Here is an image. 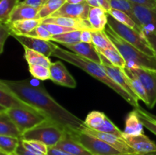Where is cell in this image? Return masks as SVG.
Masks as SVG:
<instances>
[{
	"label": "cell",
	"instance_id": "obj_1",
	"mask_svg": "<svg viewBox=\"0 0 156 155\" xmlns=\"http://www.w3.org/2000/svg\"><path fill=\"white\" fill-rule=\"evenodd\" d=\"M1 81L18 99L63 127L66 133L80 131L85 126L84 121L58 103L43 85H34L29 80Z\"/></svg>",
	"mask_w": 156,
	"mask_h": 155
},
{
	"label": "cell",
	"instance_id": "obj_2",
	"mask_svg": "<svg viewBox=\"0 0 156 155\" xmlns=\"http://www.w3.org/2000/svg\"><path fill=\"white\" fill-rule=\"evenodd\" d=\"M52 56L62 59V60L81 68L86 73H88V74L92 76L93 78L100 81L103 84H106L107 86L111 88L113 91H114L119 95L121 96L126 101H127L133 106H134L135 108L140 107L139 102H137L135 99L133 98L125 90H123L121 87L119 86L117 83H115L108 76L104 67L101 64H98L96 62H92V61L81 57V56L75 54L73 52L67 51V50H64L59 46L56 47Z\"/></svg>",
	"mask_w": 156,
	"mask_h": 155
},
{
	"label": "cell",
	"instance_id": "obj_3",
	"mask_svg": "<svg viewBox=\"0 0 156 155\" xmlns=\"http://www.w3.org/2000/svg\"><path fill=\"white\" fill-rule=\"evenodd\" d=\"M107 35L126 62L125 68L138 66L156 71V56L143 53L132 44L124 40L107 24L105 29Z\"/></svg>",
	"mask_w": 156,
	"mask_h": 155
},
{
	"label": "cell",
	"instance_id": "obj_4",
	"mask_svg": "<svg viewBox=\"0 0 156 155\" xmlns=\"http://www.w3.org/2000/svg\"><path fill=\"white\" fill-rule=\"evenodd\" d=\"M66 134V131L55 122L47 119L44 122L22 134V140H34L44 143L48 147H55Z\"/></svg>",
	"mask_w": 156,
	"mask_h": 155
},
{
	"label": "cell",
	"instance_id": "obj_5",
	"mask_svg": "<svg viewBox=\"0 0 156 155\" xmlns=\"http://www.w3.org/2000/svg\"><path fill=\"white\" fill-rule=\"evenodd\" d=\"M108 25L120 37L141 50L143 53L150 56H155V52L142 32L118 22L109 15L108 17Z\"/></svg>",
	"mask_w": 156,
	"mask_h": 155
},
{
	"label": "cell",
	"instance_id": "obj_6",
	"mask_svg": "<svg viewBox=\"0 0 156 155\" xmlns=\"http://www.w3.org/2000/svg\"><path fill=\"white\" fill-rule=\"evenodd\" d=\"M6 112L21 134L49 119L43 112L34 108L12 107L6 109Z\"/></svg>",
	"mask_w": 156,
	"mask_h": 155
},
{
	"label": "cell",
	"instance_id": "obj_7",
	"mask_svg": "<svg viewBox=\"0 0 156 155\" xmlns=\"http://www.w3.org/2000/svg\"><path fill=\"white\" fill-rule=\"evenodd\" d=\"M77 140L85 148L94 155H120L122 153L116 150L102 140L89 135L83 131L67 133Z\"/></svg>",
	"mask_w": 156,
	"mask_h": 155
},
{
	"label": "cell",
	"instance_id": "obj_8",
	"mask_svg": "<svg viewBox=\"0 0 156 155\" xmlns=\"http://www.w3.org/2000/svg\"><path fill=\"white\" fill-rule=\"evenodd\" d=\"M84 123L86 127L93 130L113 134L123 138V132L120 130L103 112L91 111L87 115Z\"/></svg>",
	"mask_w": 156,
	"mask_h": 155
},
{
	"label": "cell",
	"instance_id": "obj_9",
	"mask_svg": "<svg viewBox=\"0 0 156 155\" xmlns=\"http://www.w3.org/2000/svg\"><path fill=\"white\" fill-rule=\"evenodd\" d=\"M126 68L143 84L149 100L148 106L152 109L156 104V71L138 66Z\"/></svg>",
	"mask_w": 156,
	"mask_h": 155
},
{
	"label": "cell",
	"instance_id": "obj_10",
	"mask_svg": "<svg viewBox=\"0 0 156 155\" xmlns=\"http://www.w3.org/2000/svg\"><path fill=\"white\" fill-rule=\"evenodd\" d=\"M81 131H83V132H86V133L89 134V135H93V136L102 140L105 142H106L107 144H110L111 147L115 148L116 150L120 151V153H124V154L137 155L136 153L134 151L133 149L126 143L124 138H120V137L117 136V135H113V134L105 133V132H98V131L89 129V128L86 127L85 126H84L81 129Z\"/></svg>",
	"mask_w": 156,
	"mask_h": 155
},
{
	"label": "cell",
	"instance_id": "obj_11",
	"mask_svg": "<svg viewBox=\"0 0 156 155\" xmlns=\"http://www.w3.org/2000/svg\"><path fill=\"white\" fill-rule=\"evenodd\" d=\"M101 56L102 60L101 65L105 68L107 74H108V76L119 86H120L123 90H125L133 98L135 99L137 102H139V98L134 94V92L132 91L130 86H129V78H128L126 73L125 72L124 68L113 65L105 56H102L101 54Z\"/></svg>",
	"mask_w": 156,
	"mask_h": 155
},
{
	"label": "cell",
	"instance_id": "obj_12",
	"mask_svg": "<svg viewBox=\"0 0 156 155\" xmlns=\"http://www.w3.org/2000/svg\"><path fill=\"white\" fill-rule=\"evenodd\" d=\"M12 36L15 37L24 47L38 52L47 57L52 56L54 50L58 46L51 41L39 39L34 36L15 34H12Z\"/></svg>",
	"mask_w": 156,
	"mask_h": 155
},
{
	"label": "cell",
	"instance_id": "obj_13",
	"mask_svg": "<svg viewBox=\"0 0 156 155\" xmlns=\"http://www.w3.org/2000/svg\"><path fill=\"white\" fill-rule=\"evenodd\" d=\"M135 17L143 30L156 33V7L148 8L133 4Z\"/></svg>",
	"mask_w": 156,
	"mask_h": 155
},
{
	"label": "cell",
	"instance_id": "obj_14",
	"mask_svg": "<svg viewBox=\"0 0 156 155\" xmlns=\"http://www.w3.org/2000/svg\"><path fill=\"white\" fill-rule=\"evenodd\" d=\"M50 80L60 86L75 88L77 85L76 81L67 70L62 62H52L50 66Z\"/></svg>",
	"mask_w": 156,
	"mask_h": 155
},
{
	"label": "cell",
	"instance_id": "obj_15",
	"mask_svg": "<svg viewBox=\"0 0 156 155\" xmlns=\"http://www.w3.org/2000/svg\"><path fill=\"white\" fill-rule=\"evenodd\" d=\"M123 138L137 155L156 152V144L144 133L140 135H128L123 133Z\"/></svg>",
	"mask_w": 156,
	"mask_h": 155
},
{
	"label": "cell",
	"instance_id": "obj_16",
	"mask_svg": "<svg viewBox=\"0 0 156 155\" xmlns=\"http://www.w3.org/2000/svg\"><path fill=\"white\" fill-rule=\"evenodd\" d=\"M90 6L85 2L81 4H71L66 2L60 9L50 17H68L88 20V15Z\"/></svg>",
	"mask_w": 156,
	"mask_h": 155
},
{
	"label": "cell",
	"instance_id": "obj_17",
	"mask_svg": "<svg viewBox=\"0 0 156 155\" xmlns=\"http://www.w3.org/2000/svg\"><path fill=\"white\" fill-rule=\"evenodd\" d=\"M62 46L81 57L85 58L98 64L101 65L102 64L101 56L93 43L79 42L75 44H65Z\"/></svg>",
	"mask_w": 156,
	"mask_h": 155
},
{
	"label": "cell",
	"instance_id": "obj_18",
	"mask_svg": "<svg viewBox=\"0 0 156 155\" xmlns=\"http://www.w3.org/2000/svg\"><path fill=\"white\" fill-rule=\"evenodd\" d=\"M41 23L55 24L79 30H88L91 31V27L88 20H82L79 18H68V17H48V18L42 19Z\"/></svg>",
	"mask_w": 156,
	"mask_h": 155
},
{
	"label": "cell",
	"instance_id": "obj_19",
	"mask_svg": "<svg viewBox=\"0 0 156 155\" xmlns=\"http://www.w3.org/2000/svg\"><path fill=\"white\" fill-rule=\"evenodd\" d=\"M108 12L101 8L90 7L88 15V21L91 27V31L105 30L108 24Z\"/></svg>",
	"mask_w": 156,
	"mask_h": 155
},
{
	"label": "cell",
	"instance_id": "obj_20",
	"mask_svg": "<svg viewBox=\"0 0 156 155\" xmlns=\"http://www.w3.org/2000/svg\"><path fill=\"white\" fill-rule=\"evenodd\" d=\"M55 147L69 152L73 155H94L89 150H87L77 140L67 133Z\"/></svg>",
	"mask_w": 156,
	"mask_h": 155
},
{
	"label": "cell",
	"instance_id": "obj_21",
	"mask_svg": "<svg viewBox=\"0 0 156 155\" xmlns=\"http://www.w3.org/2000/svg\"><path fill=\"white\" fill-rule=\"evenodd\" d=\"M42 22L41 19H27L17 21L12 23H5L11 30V36L12 34L24 35L30 34L37 26Z\"/></svg>",
	"mask_w": 156,
	"mask_h": 155
},
{
	"label": "cell",
	"instance_id": "obj_22",
	"mask_svg": "<svg viewBox=\"0 0 156 155\" xmlns=\"http://www.w3.org/2000/svg\"><path fill=\"white\" fill-rule=\"evenodd\" d=\"M39 10L33 7L24 4L22 2H20L16 7L14 9L6 23L15 22L17 21L27 19H37Z\"/></svg>",
	"mask_w": 156,
	"mask_h": 155
},
{
	"label": "cell",
	"instance_id": "obj_23",
	"mask_svg": "<svg viewBox=\"0 0 156 155\" xmlns=\"http://www.w3.org/2000/svg\"><path fill=\"white\" fill-rule=\"evenodd\" d=\"M0 105L4 106L6 109H9L12 107L33 108L23 102L22 100L18 99L13 93L11 92L5 86L1 80H0Z\"/></svg>",
	"mask_w": 156,
	"mask_h": 155
},
{
	"label": "cell",
	"instance_id": "obj_24",
	"mask_svg": "<svg viewBox=\"0 0 156 155\" xmlns=\"http://www.w3.org/2000/svg\"><path fill=\"white\" fill-rule=\"evenodd\" d=\"M143 125L139 117L138 112L135 109L128 114L125 122V128L123 133L128 135H140L144 133Z\"/></svg>",
	"mask_w": 156,
	"mask_h": 155
},
{
	"label": "cell",
	"instance_id": "obj_25",
	"mask_svg": "<svg viewBox=\"0 0 156 155\" xmlns=\"http://www.w3.org/2000/svg\"><path fill=\"white\" fill-rule=\"evenodd\" d=\"M21 132L13 122L7 112H0V135H9L21 138Z\"/></svg>",
	"mask_w": 156,
	"mask_h": 155
},
{
	"label": "cell",
	"instance_id": "obj_26",
	"mask_svg": "<svg viewBox=\"0 0 156 155\" xmlns=\"http://www.w3.org/2000/svg\"><path fill=\"white\" fill-rule=\"evenodd\" d=\"M124 71L128 76L129 86H130L132 91H133L134 94L137 96L139 100L143 101L148 106V104H149L148 96L147 94H146V90H145L144 87H143V84L141 83V81H140L136 76H134L133 74H131L126 68H124Z\"/></svg>",
	"mask_w": 156,
	"mask_h": 155
},
{
	"label": "cell",
	"instance_id": "obj_27",
	"mask_svg": "<svg viewBox=\"0 0 156 155\" xmlns=\"http://www.w3.org/2000/svg\"><path fill=\"white\" fill-rule=\"evenodd\" d=\"M24 58L28 65H44L47 68H50L52 63L50 58L30 49L26 48V47H24Z\"/></svg>",
	"mask_w": 156,
	"mask_h": 155
},
{
	"label": "cell",
	"instance_id": "obj_28",
	"mask_svg": "<svg viewBox=\"0 0 156 155\" xmlns=\"http://www.w3.org/2000/svg\"><path fill=\"white\" fill-rule=\"evenodd\" d=\"M66 0H48L39 10L37 19H44L51 16L53 13L59 10L65 3Z\"/></svg>",
	"mask_w": 156,
	"mask_h": 155
},
{
	"label": "cell",
	"instance_id": "obj_29",
	"mask_svg": "<svg viewBox=\"0 0 156 155\" xmlns=\"http://www.w3.org/2000/svg\"><path fill=\"white\" fill-rule=\"evenodd\" d=\"M100 54L105 56L113 65L124 68L126 67V62L117 49H97Z\"/></svg>",
	"mask_w": 156,
	"mask_h": 155
},
{
	"label": "cell",
	"instance_id": "obj_30",
	"mask_svg": "<svg viewBox=\"0 0 156 155\" xmlns=\"http://www.w3.org/2000/svg\"><path fill=\"white\" fill-rule=\"evenodd\" d=\"M108 15H111V17L114 18L116 21L118 22L121 23V24H125V25L128 26L129 27L135 29V30H138V31L142 32V28L136 24L135 21L131 18L130 16L127 15L125 12H122V11L117 10V9H111L108 12Z\"/></svg>",
	"mask_w": 156,
	"mask_h": 155
},
{
	"label": "cell",
	"instance_id": "obj_31",
	"mask_svg": "<svg viewBox=\"0 0 156 155\" xmlns=\"http://www.w3.org/2000/svg\"><path fill=\"white\" fill-rule=\"evenodd\" d=\"M21 138L9 135H0V150L5 154H14Z\"/></svg>",
	"mask_w": 156,
	"mask_h": 155
},
{
	"label": "cell",
	"instance_id": "obj_32",
	"mask_svg": "<svg viewBox=\"0 0 156 155\" xmlns=\"http://www.w3.org/2000/svg\"><path fill=\"white\" fill-rule=\"evenodd\" d=\"M92 43L97 49H117L107 35L105 30L91 31Z\"/></svg>",
	"mask_w": 156,
	"mask_h": 155
},
{
	"label": "cell",
	"instance_id": "obj_33",
	"mask_svg": "<svg viewBox=\"0 0 156 155\" xmlns=\"http://www.w3.org/2000/svg\"><path fill=\"white\" fill-rule=\"evenodd\" d=\"M81 32H82V30H76L65 33H62V34L55 35V36H53L51 41L59 43L62 45L77 43L81 42Z\"/></svg>",
	"mask_w": 156,
	"mask_h": 155
},
{
	"label": "cell",
	"instance_id": "obj_34",
	"mask_svg": "<svg viewBox=\"0 0 156 155\" xmlns=\"http://www.w3.org/2000/svg\"><path fill=\"white\" fill-rule=\"evenodd\" d=\"M21 144L24 147L31 153L38 155H47L49 147L44 143L34 140H22Z\"/></svg>",
	"mask_w": 156,
	"mask_h": 155
},
{
	"label": "cell",
	"instance_id": "obj_35",
	"mask_svg": "<svg viewBox=\"0 0 156 155\" xmlns=\"http://www.w3.org/2000/svg\"><path fill=\"white\" fill-rule=\"evenodd\" d=\"M20 0H0V23H6Z\"/></svg>",
	"mask_w": 156,
	"mask_h": 155
},
{
	"label": "cell",
	"instance_id": "obj_36",
	"mask_svg": "<svg viewBox=\"0 0 156 155\" xmlns=\"http://www.w3.org/2000/svg\"><path fill=\"white\" fill-rule=\"evenodd\" d=\"M110 5H111V9L122 11V12L127 14L140 26L138 21H137L136 18L133 13V3H131L129 0H110Z\"/></svg>",
	"mask_w": 156,
	"mask_h": 155
},
{
	"label": "cell",
	"instance_id": "obj_37",
	"mask_svg": "<svg viewBox=\"0 0 156 155\" xmlns=\"http://www.w3.org/2000/svg\"><path fill=\"white\" fill-rule=\"evenodd\" d=\"M28 69L34 78L41 81L50 79V68L47 67L39 65H28Z\"/></svg>",
	"mask_w": 156,
	"mask_h": 155
},
{
	"label": "cell",
	"instance_id": "obj_38",
	"mask_svg": "<svg viewBox=\"0 0 156 155\" xmlns=\"http://www.w3.org/2000/svg\"><path fill=\"white\" fill-rule=\"evenodd\" d=\"M135 109L138 112L140 119L141 122L143 123V126L156 135V122L152 119H151L150 117L148 116L145 112L144 109H142L140 106L138 108H135Z\"/></svg>",
	"mask_w": 156,
	"mask_h": 155
},
{
	"label": "cell",
	"instance_id": "obj_39",
	"mask_svg": "<svg viewBox=\"0 0 156 155\" xmlns=\"http://www.w3.org/2000/svg\"><path fill=\"white\" fill-rule=\"evenodd\" d=\"M41 24H42V25L44 26V27H45L53 36L62 34V33H67V32L73 31V30H76V29L63 27V26H60L55 24H44V23H41Z\"/></svg>",
	"mask_w": 156,
	"mask_h": 155
},
{
	"label": "cell",
	"instance_id": "obj_40",
	"mask_svg": "<svg viewBox=\"0 0 156 155\" xmlns=\"http://www.w3.org/2000/svg\"><path fill=\"white\" fill-rule=\"evenodd\" d=\"M27 36H34V37L39 38V39L51 41L52 37H53V35L42 25V24H40L39 26L36 27L31 33H30Z\"/></svg>",
	"mask_w": 156,
	"mask_h": 155
},
{
	"label": "cell",
	"instance_id": "obj_41",
	"mask_svg": "<svg viewBox=\"0 0 156 155\" xmlns=\"http://www.w3.org/2000/svg\"><path fill=\"white\" fill-rule=\"evenodd\" d=\"M11 36V30L5 23H0V55L3 53L6 40Z\"/></svg>",
	"mask_w": 156,
	"mask_h": 155
},
{
	"label": "cell",
	"instance_id": "obj_42",
	"mask_svg": "<svg viewBox=\"0 0 156 155\" xmlns=\"http://www.w3.org/2000/svg\"><path fill=\"white\" fill-rule=\"evenodd\" d=\"M90 7H98L105 9L106 12L111 9L110 5V0H86Z\"/></svg>",
	"mask_w": 156,
	"mask_h": 155
},
{
	"label": "cell",
	"instance_id": "obj_43",
	"mask_svg": "<svg viewBox=\"0 0 156 155\" xmlns=\"http://www.w3.org/2000/svg\"><path fill=\"white\" fill-rule=\"evenodd\" d=\"M142 33L144 35L146 40L148 41L149 45L151 46V47H152V50H154L156 54V33H152V32L146 31V30H143Z\"/></svg>",
	"mask_w": 156,
	"mask_h": 155
},
{
	"label": "cell",
	"instance_id": "obj_44",
	"mask_svg": "<svg viewBox=\"0 0 156 155\" xmlns=\"http://www.w3.org/2000/svg\"><path fill=\"white\" fill-rule=\"evenodd\" d=\"M47 1L48 0H24L22 2L24 4L30 6V7H33L40 10Z\"/></svg>",
	"mask_w": 156,
	"mask_h": 155
},
{
	"label": "cell",
	"instance_id": "obj_45",
	"mask_svg": "<svg viewBox=\"0 0 156 155\" xmlns=\"http://www.w3.org/2000/svg\"><path fill=\"white\" fill-rule=\"evenodd\" d=\"M131 3L148 8H155L156 2L155 0H129Z\"/></svg>",
	"mask_w": 156,
	"mask_h": 155
},
{
	"label": "cell",
	"instance_id": "obj_46",
	"mask_svg": "<svg viewBox=\"0 0 156 155\" xmlns=\"http://www.w3.org/2000/svg\"><path fill=\"white\" fill-rule=\"evenodd\" d=\"M81 42L92 43V35L91 30H84L81 32Z\"/></svg>",
	"mask_w": 156,
	"mask_h": 155
},
{
	"label": "cell",
	"instance_id": "obj_47",
	"mask_svg": "<svg viewBox=\"0 0 156 155\" xmlns=\"http://www.w3.org/2000/svg\"><path fill=\"white\" fill-rule=\"evenodd\" d=\"M47 155H73L72 153H69V152L65 151L63 150L57 148L56 147H49L48 152H47Z\"/></svg>",
	"mask_w": 156,
	"mask_h": 155
},
{
	"label": "cell",
	"instance_id": "obj_48",
	"mask_svg": "<svg viewBox=\"0 0 156 155\" xmlns=\"http://www.w3.org/2000/svg\"><path fill=\"white\" fill-rule=\"evenodd\" d=\"M15 154L16 155H38V154H35V153H31L29 150H27L25 147L23 146V144H21V141H20L19 145L18 147H17L16 151H15Z\"/></svg>",
	"mask_w": 156,
	"mask_h": 155
},
{
	"label": "cell",
	"instance_id": "obj_49",
	"mask_svg": "<svg viewBox=\"0 0 156 155\" xmlns=\"http://www.w3.org/2000/svg\"><path fill=\"white\" fill-rule=\"evenodd\" d=\"M85 2L86 0H66V2L71 3V4H81Z\"/></svg>",
	"mask_w": 156,
	"mask_h": 155
},
{
	"label": "cell",
	"instance_id": "obj_50",
	"mask_svg": "<svg viewBox=\"0 0 156 155\" xmlns=\"http://www.w3.org/2000/svg\"><path fill=\"white\" fill-rule=\"evenodd\" d=\"M144 111H145V112H146V114L148 115V116L150 117L151 119H152L155 120V121L156 122V115H153V114L149 113V112H148L147 111H146V110H144Z\"/></svg>",
	"mask_w": 156,
	"mask_h": 155
},
{
	"label": "cell",
	"instance_id": "obj_51",
	"mask_svg": "<svg viewBox=\"0 0 156 155\" xmlns=\"http://www.w3.org/2000/svg\"><path fill=\"white\" fill-rule=\"evenodd\" d=\"M6 108H5L4 106H1V105H0V112H5L6 111Z\"/></svg>",
	"mask_w": 156,
	"mask_h": 155
},
{
	"label": "cell",
	"instance_id": "obj_52",
	"mask_svg": "<svg viewBox=\"0 0 156 155\" xmlns=\"http://www.w3.org/2000/svg\"><path fill=\"white\" fill-rule=\"evenodd\" d=\"M143 155H156V152H152V153H146V154H143Z\"/></svg>",
	"mask_w": 156,
	"mask_h": 155
},
{
	"label": "cell",
	"instance_id": "obj_53",
	"mask_svg": "<svg viewBox=\"0 0 156 155\" xmlns=\"http://www.w3.org/2000/svg\"><path fill=\"white\" fill-rule=\"evenodd\" d=\"M0 155H5V153H3V152L1 150H0Z\"/></svg>",
	"mask_w": 156,
	"mask_h": 155
},
{
	"label": "cell",
	"instance_id": "obj_54",
	"mask_svg": "<svg viewBox=\"0 0 156 155\" xmlns=\"http://www.w3.org/2000/svg\"><path fill=\"white\" fill-rule=\"evenodd\" d=\"M120 155H130V154H124V153H122V154H120Z\"/></svg>",
	"mask_w": 156,
	"mask_h": 155
},
{
	"label": "cell",
	"instance_id": "obj_55",
	"mask_svg": "<svg viewBox=\"0 0 156 155\" xmlns=\"http://www.w3.org/2000/svg\"><path fill=\"white\" fill-rule=\"evenodd\" d=\"M5 155H16L15 153H14V154H5Z\"/></svg>",
	"mask_w": 156,
	"mask_h": 155
},
{
	"label": "cell",
	"instance_id": "obj_56",
	"mask_svg": "<svg viewBox=\"0 0 156 155\" xmlns=\"http://www.w3.org/2000/svg\"><path fill=\"white\" fill-rule=\"evenodd\" d=\"M155 2H156V0H155Z\"/></svg>",
	"mask_w": 156,
	"mask_h": 155
},
{
	"label": "cell",
	"instance_id": "obj_57",
	"mask_svg": "<svg viewBox=\"0 0 156 155\" xmlns=\"http://www.w3.org/2000/svg\"><path fill=\"white\" fill-rule=\"evenodd\" d=\"M155 56H156V54H155Z\"/></svg>",
	"mask_w": 156,
	"mask_h": 155
}]
</instances>
